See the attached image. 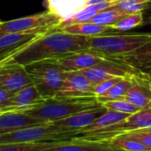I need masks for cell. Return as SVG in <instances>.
Segmentation results:
<instances>
[{"mask_svg": "<svg viewBox=\"0 0 151 151\" xmlns=\"http://www.w3.org/2000/svg\"><path fill=\"white\" fill-rule=\"evenodd\" d=\"M85 50H88V36L69 34L58 27L41 35L4 61L25 66L38 61L56 60Z\"/></svg>", "mask_w": 151, "mask_h": 151, "instance_id": "1", "label": "cell"}, {"mask_svg": "<svg viewBox=\"0 0 151 151\" xmlns=\"http://www.w3.org/2000/svg\"><path fill=\"white\" fill-rule=\"evenodd\" d=\"M151 41V33L117 34L88 36V50L102 58H111L130 53Z\"/></svg>", "mask_w": 151, "mask_h": 151, "instance_id": "2", "label": "cell"}, {"mask_svg": "<svg viewBox=\"0 0 151 151\" xmlns=\"http://www.w3.org/2000/svg\"><path fill=\"white\" fill-rule=\"evenodd\" d=\"M102 104L96 96L81 98L52 97L44 100L35 108L25 112L40 118L47 122H54L67 118L77 112L99 107Z\"/></svg>", "mask_w": 151, "mask_h": 151, "instance_id": "3", "label": "cell"}, {"mask_svg": "<svg viewBox=\"0 0 151 151\" xmlns=\"http://www.w3.org/2000/svg\"><path fill=\"white\" fill-rule=\"evenodd\" d=\"M77 132L65 131L52 122L34 125L17 131L1 134L0 144L31 143L67 140L78 136Z\"/></svg>", "mask_w": 151, "mask_h": 151, "instance_id": "4", "label": "cell"}, {"mask_svg": "<svg viewBox=\"0 0 151 151\" xmlns=\"http://www.w3.org/2000/svg\"><path fill=\"white\" fill-rule=\"evenodd\" d=\"M25 68L33 84L44 99L56 96L64 81L65 71L55 61H38L25 65Z\"/></svg>", "mask_w": 151, "mask_h": 151, "instance_id": "5", "label": "cell"}, {"mask_svg": "<svg viewBox=\"0 0 151 151\" xmlns=\"http://www.w3.org/2000/svg\"><path fill=\"white\" fill-rule=\"evenodd\" d=\"M63 19L64 18L59 14L48 10L35 15L2 21L0 24V33H48L58 28Z\"/></svg>", "mask_w": 151, "mask_h": 151, "instance_id": "6", "label": "cell"}, {"mask_svg": "<svg viewBox=\"0 0 151 151\" xmlns=\"http://www.w3.org/2000/svg\"><path fill=\"white\" fill-rule=\"evenodd\" d=\"M150 127H151V107L142 109L130 114L119 123L111 125L106 128L83 134L79 136L93 141H107L115 135Z\"/></svg>", "mask_w": 151, "mask_h": 151, "instance_id": "7", "label": "cell"}, {"mask_svg": "<svg viewBox=\"0 0 151 151\" xmlns=\"http://www.w3.org/2000/svg\"><path fill=\"white\" fill-rule=\"evenodd\" d=\"M32 84L24 65L9 61L0 63V88L14 94Z\"/></svg>", "mask_w": 151, "mask_h": 151, "instance_id": "8", "label": "cell"}, {"mask_svg": "<svg viewBox=\"0 0 151 151\" xmlns=\"http://www.w3.org/2000/svg\"><path fill=\"white\" fill-rule=\"evenodd\" d=\"M95 85L79 71L65 72L64 81L55 97L60 98H81L96 96Z\"/></svg>", "mask_w": 151, "mask_h": 151, "instance_id": "9", "label": "cell"}, {"mask_svg": "<svg viewBox=\"0 0 151 151\" xmlns=\"http://www.w3.org/2000/svg\"><path fill=\"white\" fill-rule=\"evenodd\" d=\"M43 151H114L107 141H93L76 136L67 140L44 142Z\"/></svg>", "mask_w": 151, "mask_h": 151, "instance_id": "10", "label": "cell"}, {"mask_svg": "<svg viewBox=\"0 0 151 151\" xmlns=\"http://www.w3.org/2000/svg\"><path fill=\"white\" fill-rule=\"evenodd\" d=\"M46 33H0V63L30 44Z\"/></svg>", "mask_w": 151, "mask_h": 151, "instance_id": "11", "label": "cell"}, {"mask_svg": "<svg viewBox=\"0 0 151 151\" xmlns=\"http://www.w3.org/2000/svg\"><path fill=\"white\" fill-rule=\"evenodd\" d=\"M139 109L151 107V79L147 74L132 76V85L121 97Z\"/></svg>", "mask_w": 151, "mask_h": 151, "instance_id": "12", "label": "cell"}, {"mask_svg": "<svg viewBox=\"0 0 151 151\" xmlns=\"http://www.w3.org/2000/svg\"><path fill=\"white\" fill-rule=\"evenodd\" d=\"M44 99L34 84L29 85L13 94L7 107L0 111H27L42 103Z\"/></svg>", "mask_w": 151, "mask_h": 151, "instance_id": "13", "label": "cell"}, {"mask_svg": "<svg viewBox=\"0 0 151 151\" xmlns=\"http://www.w3.org/2000/svg\"><path fill=\"white\" fill-rule=\"evenodd\" d=\"M106 111L107 109L102 104L99 107L77 112L73 115H71L67 118L62 119L58 121H54L52 123L57 125L65 131L77 132L79 134L80 130L91 124L96 119L100 117Z\"/></svg>", "mask_w": 151, "mask_h": 151, "instance_id": "14", "label": "cell"}, {"mask_svg": "<svg viewBox=\"0 0 151 151\" xmlns=\"http://www.w3.org/2000/svg\"><path fill=\"white\" fill-rule=\"evenodd\" d=\"M102 59H104V58L96 53L89 50H85L73 52L53 61H55L65 72H75L91 67L99 63Z\"/></svg>", "mask_w": 151, "mask_h": 151, "instance_id": "15", "label": "cell"}, {"mask_svg": "<svg viewBox=\"0 0 151 151\" xmlns=\"http://www.w3.org/2000/svg\"><path fill=\"white\" fill-rule=\"evenodd\" d=\"M47 121L25 111H4L0 113V134L17 131Z\"/></svg>", "mask_w": 151, "mask_h": 151, "instance_id": "16", "label": "cell"}, {"mask_svg": "<svg viewBox=\"0 0 151 151\" xmlns=\"http://www.w3.org/2000/svg\"><path fill=\"white\" fill-rule=\"evenodd\" d=\"M107 58H113L127 64L147 74L151 79V52H130Z\"/></svg>", "mask_w": 151, "mask_h": 151, "instance_id": "17", "label": "cell"}, {"mask_svg": "<svg viewBox=\"0 0 151 151\" xmlns=\"http://www.w3.org/2000/svg\"><path fill=\"white\" fill-rule=\"evenodd\" d=\"M111 5V3L108 0L102 1L100 3H97L96 4L91 5H86L83 6L81 9H80L78 12H76L71 17H68L66 19H64L63 21L60 23L58 27L72 25L75 23H81V22H87L90 19H92L95 15H96L98 12L105 10L109 6Z\"/></svg>", "mask_w": 151, "mask_h": 151, "instance_id": "18", "label": "cell"}, {"mask_svg": "<svg viewBox=\"0 0 151 151\" xmlns=\"http://www.w3.org/2000/svg\"><path fill=\"white\" fill-rule=\"evenodd\" d=\"M58 28L69 34L84 35V36H95V35H100L115 32L111 28V27L101 26L91 22L75 23L72 25L64 26Z\"/></svg>", "mask_w": 151, "mask_h": 151, "instance_id": "19", "label": "cell"}, {"mask_svg": "<svg viewBox=\"0 0 151 151\" xmlns=\"http://www.w3.org/2000/svg\"><path fill=\"white\" fill-rule=\"evenodd\" d=\"M128 115H130V114H126V113H122V112H118V111L107 110L104 114H102L100 117L96 119L91 124H89L86 127L80 130L79 135L106 128L111 125L119 123V121L126 119Z\"/></svg>", "mask_w": 151, "mask_h": 151, "instance_id": "20", "label": "cell"}, {"mask_svg": "<svg viewBox=\"0 0 151 151\" xmlns=\"http://www.w3.org/2000/svg\"><path fill=\"white\" fill-rule=\"evenodd\" d=\"M107 142L110 143V145L112 147L114 151H151L150 149H149L140 142L128 138L123 134L115 135L110 140H107Z\"/></svg>", "mask_w": 151, "mask_h": 151, "instance_id": "21", "label": "cell"}, {"mask_svg": "<svg viewBox=\"0 0 151 151\" xmlns=\"http://www.w3.org/2000/svg\"><path fill=\"white\" fill-rule=\"evenodd\" d=\"M131 85H132V77H125L121 79L119 81H118L116 84H114L106 92H104L101 96H96V99L101 104L108 101L119 99L126 94V92L128 90Z\"/></svg>", "mask_w": 151, "mask_h": 151, "instance_id": "22", "label": "cell"}, {"mask_svg": "<svg viewBox=\"0 0 151 151\" xmlns=\"http://www.w3.org/2000/svg\"><path fill=\"white\" fill-rule=\"evenodd\" d=\"M127 14V13L122 11L106 8L105 10L98 12L96 15H95L92 19H90L87 22H91V23L101 25V26L111 27L116 24L119 20L124 18Z\"/></svg>", "mask_w": 151, "mask_h": 151, "instance_id": "23", "label": "cell"}, {"mask_svg": "<svg viewBox=\"0 0 151 151\" xmlns=\"http://www.w3.org/2000/svg\"><path fill=\"white\" fill-rule=\"evenodd\" d=\"M143 25L142 12L127 14L124 18L119 20L116 24L111 26V28L115 32H123L133 29L136 27Z\"/></svg>", "mask_w": 151, "mask_h": 151, "instance_id": "24", "label": "cell"}, {"mask_svg": "<svg viewBox=\"0 0 151 151\" xmlns=\"http://www.w3.org/2000/svg\"><path fill=\"white\" fill-rule=\"evenodd\" d=\"M79 72L83 74L87 78V80L93 85H96L104 81L113 78V76L109 74L103 67L98 65V63L91 67L82 69Z\"/></svg>", "mask_w": 151, "mask_h": 151, "instance_id": "25", "label": "cell"}, {"mask_svg": "<svg viewBox=\"0 0 151 151\" xmlns=\"http://www.w3.org/2000/svg\"><path fill=\"white\" fill-rule=\"evenodd\" d=\"M150 0H122L111 4L108 8L125 12L126 13H134L142 12Z\"/></svg>", "mask_w": 151, "mask_h": 151, "instance_id": "26", "label": "cell"}, {"mask_svg": "<svg viewBox=\"0 0 151 151\" xmlns=\"http://www.w3.org/2000/svg\"><path fill=\"white\" fill-rule=\"evenodd\" d=\"M102 104L107 110L114 111H118V112H122V113H126V114H133V113L141 110L137 106H135L134 104L130 103L129 101L123 99V98H119V99H116V100H112V101H108V102L103 103Z\"/></svg>", "mask_w": 151, "mask_h": 151, "instance_id": "27", "label": "cell"}, {"mask_svg": "<svg viewBox=\"0 0 151 151\" xmlns=\"http://www.w3.org/2000/svg\"><path fill=\"white\" fill-rule=\"evenodd\" d=\"M44 142L31 143L0 144V151H43Z\"/></svg>", "mask_w": 151, "mask_h": 151, "instance_id": "28", "label": "cell"}, {"mask_svg": "<svg viewBox=\"0 0 151 151\" xmlns=\"http://www.w3.org/2000/svg\"><path fill=\"white\" fill-rule=\"evenodd\" d=\"M123 134L128 138L136 140L150 149L151 150V127H146V128H142V129H137V130H133L130 132H127Z\"/></svg>", "mask_w": 151, "mask_h": 151, "instance_id": "29", "label": "cell"}, {"mask_svg": "<svg viewBox=\"0 0 151 151\" xmlns=\"http://www.w3.org/2000/svg\"><path fill=\"white\" fill-rule=\"evenodd\" d=\"M125 77H113L111 79L104 81L96 85H95V88H94V93L96 97L98 96H101L102 94H104V92H106L109 88H111L114 84H116L118 81H119L121 79H123Z\"/></svg>", "mask_w": 151, "mask_h": 151, "instance_id": "30", "label": "cell"}, {"mask_svg": "<svg viewBox=\"0 0 151 151\" xmlns=\"http://www.w3.org/2000/svg\"><path fill=\"white\" fill-rule=\"evenodd\" d=\"M13 96L12 93L8 92L0 88V111L7 107L10 104L11 98Z\"/></svg>", "mask_w": 151, "mask_h": 151, "instance_id": "31", "label": "cell"}, {"mask_svg": "<svg viewBox=\"0 0 151 151\" xmlns=\"http://www.w3.org/2000/svg\"><path fill=\"white\" fill-rule=\"evenodd\" d=\"M143 15V25L151 24V0L149 1L148 4L142 11Z\"/></svg>", "mask_w": 151, "mask_h": 151, "instance_id": "32", "label": "cell"}, {"mask_svg": "<svg viewBox=\"0 0 151 151\" xmlns=\"http://www.w3.org/2000/svg\"><path fill=\"white\" fill-rule=\"evenodd\" d=\"M119 1H122V0H110V2L111 3V4H116V3H118V2H119Z\"/></svg>", "mask_w": 151, "mask_h": 151, "instance_id": "33", "label": "cell"}, {"mask_svg": "<svg viewBox=\"0 0 151 151\" xmlns=\"http://www.w3.org/2000/svg\"><path fill=\"white\" fill-rule=\"evenodd\" d=\"M1 23H2V20H0V24H1Z\"/></svg>", "mask_w": 151, "mask_h": 151, "instance_id": "34", "label": "cell"}]
</instances>
